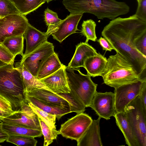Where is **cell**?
Masks as SVG:
<instances>
[{"label": "cell", "mask_w": 146, "mask_h": 146, "mask_svg": "<svg viewBox=\"0 0 146 146\" xmlns=\"http://www.w3.org/2000/svg\"><path fill=\"white\" fill-rule=\"evenodd\" d=\"M15 58L2 44H0L1 60L6 64H14Z\"/></svg>", "instance_id": "35"}, {"label": "cell", "mask_w": 146, "mask_h": 146, "mask_svg": "<svg viewBox=\"0 0 146 146\" xmlns=\"http://www.w3.org/2000/svg\"><path fill=\"white\" fill-rule=\"evenodd\" d=\"M23 36L26 40V47L22 57L27 55L47 41V38L50 36L46 32L40 31L29 23Z\"/></svg>", "instance_id": "16"}, {"label": "cell", "mask_w": 146, "mask_h": 146, "mask_svg": "<svg viewBox=\"0 0 146 146\" xmlns=\"http://www.w3.org/2000/svg\"><path fill=\"white\" fill-rule=\"evenodd\" d=\"M96 50L88 42H81L76 46L75 53L66 68H79L84 67L86 60L88 57L97 54Z\"/></svg>", "instance_id": "18"}, {"label": "cell", "mask_w": 146, "mask_h": 146, "mask_svg": "<svg viewBox=\"0 0 146 146\" xmlns=\"http://www.w3.org/2000/svg\"><path fill=\"white\" fill-rule=\"evenodd\" d=\"M33 111L40 117L52 129H56V116L47 112L35 106L31 102H25Z\"/></svg>", "instance_id": "29"}, {"label": "cell", "mask_w": 146, "mask_h": 146, "mask_svg": "<svg viewBox=\"0 0 146 146\" xmlns=\"http://www.w3.org/2000/svg\"><path fill=\"white\" fill-rule=\"evenodd\" d=\"M11 113L0 110V122H1L4 118L9 116Z\"/></svg>", "instance_id": "41"}, {"label": "cell", "mask_w": 146, "mask_h": 146, "mask_svg": "<svg viewBox=\"0 0 146 146\" xmlns=\"http://www.w3.org/2000/svg\"><path fill=\"white\" fill-rule=\"evenodd\" d=\"M5 64L6 63L0 60V66L3 65Z\"/></svg>", "instance_id": "42"}, {"label": "cell", "mask_w": 146, "mask_h": 146, "mask_svg": "<svg viewBox=\"0 0 146 146\" xmlns=\"http://www.w3.org/2000/svg\"><path fill=\"white\" fill-rule=\"evenodd\" d=\"M54 49L53 44L47 41L27 55L22 57L20 63L33 76L36 77L42 65L54 52Z\"/></svg>", "instance_id": "10"}, {"label": "cell", "mask_w": 146, "mask_h": 146, "mask_svg": "<svg viewBox=\"0 0 146 146\" xmlns=\"http://www.w3.org/2000/svg\"><path fill=\"white\" fill-rule=\"evenodd\" d=\"M20 14L11 0H0V18L8 15Z\"/></svg>", "instance_id": "33"}, {"label": "cell", "mask_w": 146, "mask_h": 146, "mask_svg": "<svg viewBox=\"0 0 146 146\" xmlns=\"http://www.w3.org/2000/svg\"><path fill=\"white\" fill-rule=\"evenodd\" d=\"M25 87L21 75L13 64L0 66V95L8 100L14 111L25 102Z\"/></svg>", "instance_id": "3"}, {"label": "cell", "mask_w": 146, "mask_h": 146, "mask_svg": "<svg viewBox=\"0 0 146 146\" xmlns=\"http://www.w3.org/2000/svg\"><path fill=\"white\" fill-rule=\"evenodd\" d=\"M6 141L19 146H36L37 143L34 137L19 135H9Z\"/></svg>", "instance_id": "32"}, {"label": "cell", "mask_w": 146, "mask_h": 146, "mask_svg": "<svg viewBox=\"0 0 146 146\" xmlns=\"http://www.w3.org/2000/svg\"><path fill=\"white\" fill-rule=\"evenodd\" d=\"M2 129L9 135H19L40 137L43 135L41 130L21 126L11 125L2 121Z\"/></svg>", "instance_id": "24"}, {"label": "cell", "mask_w": 146, "mask_h": 146, "mask_svg": "<svg viewBox=\"0 0 146 146\" xmlns=\"http://www.w3.org/2000/svg\"><path fill=\"white\" fill-rule=\"evenodd\" d=\"M29 23L26 17L21 14L0 18V44L7 38L23 35Z\"/></svg>", "instance_id": "7"}, {"label": "cell", "mask_w": 146, "mask_h": 146, "mask_svg": "<svg viewBox=\"0 0 146 146\" xmlns=\"http://www.w3.org/2000/svg\"><path fill=\"white\" fill-rule=\"evenodd\" d=\"M66 99L69 102L71 112L77 113H83L86 107L83 103L71 92L70 93L58 94Z\"/></svg>", "instance_id": "28"}, {"label": "cell", "mask_w": 146, "mask_h": 146, "mask_svg": "<svg viewBox=\"0 0 146 146\" xmlns=\"http://www.w3.org/2000/svg\"><path fill=\"white\" fill-rule=\"evenodd\" d=\"M125 111L139 146H146V113L139 95L125 107Z\"/></svg>", "instance_id": "6"}, {"label": "cell", "mask_w": 146, "mask_h": 146, "mask_svg": "<svg viewBox=\"0 0 146 146\" xmlns=\"http://www.w3.org/2000/svg\"><path fill=\"white\" fill-rule=\"evenodd\" d=\"M44 17L45 22L48 26L46 33L50 36L55 32L62 20L58 18L57 13L48 7L44 11Z\"/></svg>", "instance_id": "27"}, {"label": "cell", "mask_w": 146, "mask_h": 146, "mask_svg": "<svg viewBox=\"0 0 146 146\" xmlns=\"http://www.w3.org/2000/svg\"><path fill=\"white\" fill-rule=\"evenodd\" d=\"M63 65L60 61L58 54L54 52L42 65L36 78L40 80L46 78L57 71Z\"/></svg>", "instance_id": "22"}, {"label": "cell", "mask_w": 146, "mask_h": 146, "mask_svg": "<svg viewBox=\"0 0 146 146\" xmlns=\"http://www.w3.org/2000/svg\"><path fill=\"white\" fill-rule=\"evenodd\" d=\"M38 119L44 137L43 146H48L52 143L54 140L56 139L58 135L60 134L59 131L51 129L39 117Z\"/></svg>", "instance_id": "30"}, {"label": "cell", "mask_w": 146, "mask_h": 146, "mask_svg": "<svg viewBox=\"0 0 146 146\" xmlns=\"http://www.w3.org/2000/svg\"><path fill=\"white\" fill-rule=\"evenodd\" d=\"M24 39L23 35L11 37L6 39L2 44L14 57L19 54L23 56Z\"/></svg>", "instance_id": "26"}, {"label": "cell", "mask_w": 146, "mask_h": 146, "mask_svg": "<svg viewBox=\"0 0 146 146\" xmlns=\"http://www.w3.org/2000/svg\"><path fill=\"white\" fill-rule=\"evenodd\" d=\"M135 46L139 52L146 56V32L141 34L135 39Z\"/></svg>", "instance_id": "34"}, {"label": "cell", "mask_w": 146, "mask_h": 146, "mask_svg": "<svg viewBox=\"0 0 146 146\" xmlns=\"http://www.w3.org/2000/svg\"><path fill=\"white\" fill-rule=\"evenodd\" d=\"M146 32V22L135 15L128 17L116 18L104 28L102 35L110 43L116 52L133 66L137 74L146 79V56L135 46V39Z\"/></svg>", "instance_id": "1"}, {"label": "cell", "mask_w": 146, "mask_h": 146, "mask_svg": "<svg viewBox=\"0 0 146 146\" xmlns=\"http://www.w3.org/2000/svg\"><path fill=\"white\" fill-rule=\"evenodd\" d=\"M2 124L1 122L0 123V143L6 141L9 136V135L2 129Z\"/></svg>", "instance_id": "40"}, {"label": "cell", "mask_w": 146, "mask_h": 146, "mask_svg": "<svg viewBox=\"0 0 146 146\" xmlns=\"http://www.w3.org/2000/svg\"><path fill=\"white\" fill-rule=\"evenodd\" d=\"M25 102H29L42 110L55 115L58 120L63 115L71 113L70 109H64L51 105L34 97L25 94Z\"/></svg>", "instance_id": "23"}, {"label": "cell", "mask_w": 146, "mask_h": 146, "mask_svg": "<svg viewBox=\"0 0 146 146\" xmlns=\"http://www.w3.org/2000/svg\"><path fill=\"white\" fill-rule=\"evenodd\" d=\"M15 67L21 75L25 87V92L35 89H44L51 91L40 80L33 76L23 65L21 64L20 61L15 63Z\"/></svg>", "instance_id": "21"}, {"label": "cell", "mask_w": 146, "mask_h": 146, "mask_svg": "<svg viewBox=\"0 0 146 146\" xmlns=\"http://www.w3.org/2000/svg\"><path fill=\"white\" fill-rule=\"evenodd\" d=\"M75 69L66 68V71L69 87L71 92L84 104L90 107L96 92L98 84L92 80L88 74L82 73L79 68Z\"/></svg>", "instance_id": "5"}, {"label": "cell", "mask_w": 146, "mask_h": 146, "mask_svg": "<svg viewBox=\"0 0 146 146\" xmlns=\"http://www.w3.org/2000/svg\"><path fill=\"white\" fill-rule=\"evenodd\" d=\"M145 85L146 80H141L115 88L114 94L116 113L124 112L125 107L139 95Z\"/></svg>", "instance_id": "9"}, {"label": "cell", "mask_w": 146, "mask_h": 146, "mask_svg": "<svg viewBox=\"0 0 146 146\" xmlns=\"http://www.w3.org/2000/svg\"><path fill=\"white\" fill-rule=\"evenodd\" d=\"M107 62V59L99 52L88 57L84 62V68L91 77L102 76Z\"/></svg>", "instance_id": "19"}, {"label": "cell", "mask_w": 146, "mask_h": 146, "mask_svg": "<svg viewBox=\"0 0 146 146\" xmlns=\"http://www.w3.org/2000/svg\"><path fill=\"white\" fill-rule=\"evenodd\" d=\"M20 14L26 16L36 10L46 0H11Z\"/></svg>", "instance_id": "25"}, {"label": "cell", "mask_w": 146, "mask_h": 146, "mask_svg": "<svg viewBox=\"0 0 146 146\" xmlns=\"http://www.w3.org/2000/svg\"><path fill=\"white\" fill-rule=\"evenodd\" d=\"M137 0L138 2V4H139L141 2V1L142 0Z\"/></svg>", "instance_id": "44"}, {"label": "cell", "mask_w": 146, "mask_h": 146, "mask_svg": "<svg viewBox=\"0 0 146 146\" xmlns=\"http://www.w3.org/2000/svg\"><path fill=\"white\" fill-rule=\"evenodd\" d=\"M62 4L70 13H88L101 19L112 20L130 10L125 2L115 0H63Z\"/></svg>", "instance_id": "2"}, {"label": "cell", "mask_w": 146, "mask_h": 146, "mask_svg": "<svg viewBox=\"0 0 146 146\" xmlns=\"http://www.w3.org/2000/svg\"><path fill=\"white\" fill-rule=\"evenodd\" d=\"M0 110L11 113L14 111L9 102L0 95Z\"/></svg>", "instance_id": "37"}, {"label": "cell", "mask_w": 146, "mask_h": 146, "mask_svg": "<svg viewBox=\"0 0 146 146\" xmlns=\"http://www.w3.org/2000/svg\"><path fill=\"white\" fill-rule=\"evenodd\" d=\"M93 120L88 114L83 113H77L62 124L59 130L63 137L78 141L83 135Z\"/></svg>", "instance_id": "8"}, {"label": "cell", "mask_w": 146, "mask_h": 146, "mask_svg": "<svg viewBox=\"0 0 146 146\" xmlns=\"http://www.w3.org/2000/svg\"><path fill=\"white\" fill-rule=\"evenodd\" d=\"M53 0H46V2L47 3H48L50 1Z\"/></svg>", "instance_id": "43"}, {"label": "cell", "mask_w": 146, "mask_h": 146, "mask_svg": "<svg viewBox=\"0 0 146 146\" xmlns=\"http://www.w3.org/2000/svg\"><path fill=\"white\" fill-rule=\"evenodd\" d=\"M135 14L139 19L146 22V0H142L138 4Z\"/></svg>", "instance_id": "36"}, {"label": "cell", "mask_w": 146, "mask_h": 146, "mask_svg": "<svg viewBox=\"0 0 146 146\" xmlns=\"http://www.w3.org/2000/svg\"><path fill=\"white\" fill-rule=\"evenodd\" d=\"M83 13L72 14L62 21L51 35L53 38L61 43L67 37L78 30L77 26Z\"/></svg>", "instance_id": "14"}, {"label": "cell", "mask_w": 146, "mask_h": 146, "mask_svg": "<svg viewBox=\"0 0 146 146\" xmlns=\"http://www.w3.org/2000/svg\"><path fill=\"white\" fill-rule=\"evenodd\" d=\"M25 94L34 97L52 106L59 108L70 109L68 102L58 94L49 90L42 89H35Z\"/></svg>", "instance_id": "15"}, {"label": "cell", "mask_w": 146, "mask_h": 146, "mask_svg": "<svg viewBox=\"0 0 146 146\" xmlns=\"http://www.w3.org/2000/svg\"><path fill=\"white\" fill-rule=\"evenodd\" d=\"M66 67L63 64L53 74L40 80L54 93H70L71 90L68 84Z\"/></svg>", "instance_id": "13"}, {"label": "cell", "mask_w": 146, "mask_h": 146, "mask_svg": "<svg viewBox=\"0 0 146 146\" xmlns=\"http://www.w3.org/2000/svg\"><path fill=\"white\" fill-rule=\"evenodd\" d=\"M103 50L106 51H111L114 48L108 41L104 37H101L98 39L97 40Z\"/></svg>", "instance_id": "38"}, {"label": "cell", "mask_w": 146, "mask_h": 146, "mask_svg": "<svg viewBox=\"0 0 146 146\" xmlns=\"http://www.w3.org/2000/svg\"><path fill=\"white\" fill-rule=\"evenodd\" d=\"M139 95L143 110L146 113V85L142 88Z\"/></svg>", "instance_id": "39"}, {"label": "cell", "mask_w": 146, "mask_h": 146, "mask_svg": "<svg viewBox=\"0 0 146 146\" xmlns=\"http://www.w3.org/2000/svg\"><path fill=\"white\" fill-rule=\"evenodd\" d=\"M2 121L41 130L38 116L25 102L22 103L19 110L14 111Z\"/></svg>", "instance_id": "11"}, {"label": "cell", "mask_w": 146, "mask_h": 146, "mask_svg": "<svg viewBox=\"0 0 146 146\" xmlns=\"http://www.w3.org/2000/svg\"><path fill=\"white\" fill-rule=\"evenodd\" d=\"M99 117L93 120L82 137L77 141V146H102L100 129Z\"/></svg>", "instance_id": "17"}, {"label": "cell", "mask_w": 146, "mask_h": 146, "mask_svg": "<svg viewBox=\"0 0 146 146\" xmlns=\"http://www.w3.org/2000/svg\"><path fill=\"white\" fill-rule=\"evenodd\" d=\"M101 118L107 120L114 116L115 109V95L111 92H98L94 94L90 106Z\"/></svg>", "instance_id": "12"}, {"label": "cell", "mask_w": 146, "mask_h": 146, "mask_svg": "<svg viewBox=\"0 0 146 146\" xmlns=\"http://www.w3.org/2000/svg\"><path fill=\"white\" fill-rule=\"evenodd\" d=\"M102 77L104 83L115 88L141 80L133 66L118 53L109 56L106 68Z\"/></svg>", "instance_id": "4"}, {"label": "cell", "mask_w": 146, "mask_h": 146, "mask_svg": "<svg viewBox=\"0 0 146 146\" xmlns=\"http://www.w3.org/2000/svg\"><path fill=\"white\" fill-rule=\"evenodd\" d=\"M96 24L92 19L84 21L82 24L81 33L86 38L85 42L90 40L95 42L97 40L95 31Z\"/></svg>", "instance_id": "31"}, {"label": "cell", "mask_w": 146, "mask_h": 146, "mask_svg": "<svg viewBox=\"0 0 146 146\" xmlns=\"http://www.w3.org/2000/svg\"><path fill=\"white\" fill-rule=\"evenodd\" d=\"M114 117L117 125L124 135L126 144L129 146H139L125 112L116 113Z\"/></svg>", "instance_id": "20"}]
</instances>
